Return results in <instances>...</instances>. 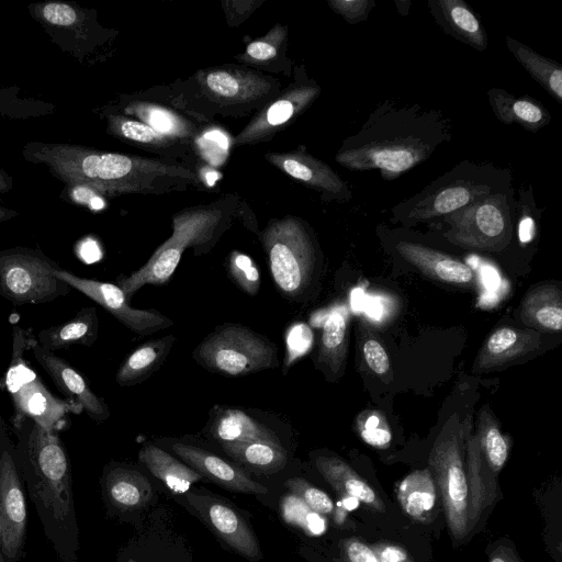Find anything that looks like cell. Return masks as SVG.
<instances>
[{"label": "cell", "mask_w": 562, "mask_h": 562, "mask_svg": "<svg viewBox=\"0 0 562 562\" xmlns=\"http://www.w3.org/2000/svg\"><path fill=\"white\" fill-rule=\"evenodd\" d=\"M18 468L44 535L59 562H78L79 526L71 463L57 431L29 418H13Z\"/></svg>", "instance_id": "obj_1"}, {"label": "cell", "mask_w": 562, "mask_h": 562, "mask_svg": "<svg viewBox=\"0 0 562 562\" xmlns=\"http://www.w3.org/2000/svg\"><path fill=\"white\" fill-rule=\"evenodd\" d=\"M23 156L45 165L65 184H87L104 196L183 190L193 177L189 168L172 162L71 144L30 142Z\"/></svg>", "instance_id": "obj_2"}, {"label": "cell", "mask_w": 562, "mask_h": 562, "mask_svg": "<svg viewBox=\"0 0 562 562\" xmlns=\"http://www.w3.org/2000/svg\"><path fill=\"white\" fill-rule=\"evenodd\" d=\"M234 201H217L192 207L172 218V234L151 255L149 260L128 277H119L117 285L130 300L146 284L162 285L172 277L186 248L196 251L215 240L233 211Z\"/></svg>", "instance_id": "obj_3"}, {"label": "cell", "mask_w": 562, "mask_h": 562, "mask_svg": "<svg viewBox=\"0 0 562 562\" xmlns=\"http://www.w3.org/2000/svg\"><path fill=\"white\" fill-rule=\"evenodd\" d=\"M429 465L440 492L448 530L458 546L471 535L463 428L458 420L447 424L438 435L429 456Z\"/></svg>", "instance_id": "obj_4"}, {"label": "cell", "mask_w": 562, "mask_h": 562, "mask_svg": "<svg viewBox=\"0 0 562 562\" xmlns=\"http://www.w3.org/2000/svg\"><path fill=\"white\" fill-rule=\"evenodd\" d=\"M261 240L272 279L286 295H296L308 284L315 263V249L303 222L284 217L271 222Z\"/></svg>", "instance_id": "obj_5"}, {"label": "cell", "mask_w": 562, "mask_h": 562, "mask_svg": "<svg viewBox=\"0 0 562 562\" xmlns=\"http://www.w3.org/2000/svg\"><path fill=\"white\" fill-rule=\"evenodd\" d=\"M59 266L37 249L0 250V295L14 305L42 304L70 292L54 271Z\"/></svg>", "instance_id": "obj_6"}, {"label": "cell", "mask_w": 562, "mask_h": 562, "mask_svg": "<svg viewBox=\"0 0 562 562\" xmlns=\"http://www.w3.org/2000/svg\"><path fill=\"white\" fill-rule=\"evenodd\" d=\"M194 357L220 374L238 376L278 364L274 346L240 325L216 328L196 347Z\"/></svg>", "instance_id": "obj_7"}, {"label": "cell", "mask_w": 562, "mask_h": 562, "mask_svg": "<svg viewBox=\"0 0 562 562\" xmlns=\"http://www.w3.org/2000/svg\"><path fill=\"white\" fill-rule=\"evenodd\" d=\"M0 522L4 562H20L24 553L27 504L18 468L15 443L0 415Z\"/></svg>", "instance_id": "obj_8"}, {"label": "cell", "mask_w": 562, "mask_h": 562, "mask_svg": "<svg viewBox=\"0 0 562 562\" xmlns=\"http://www.w3.org/2000/svg\"><path fill=\"white\" fill-rule=\"evenodd\" d=\"M451 229L447 238L457 245L487 251H497L510 240V222L501 201L487 198L471 203L448 217Z\"/></svg>", "instance_id": "obj_9"}, {"label": "cell", "mask_w": 562, "mask_h": 562, "mask_svg": "<svg viewBox=\"0 0 562 562\" xmlns=\"http://www.w3.org/2000/svg\"><path fill=\"white\" fill-rule=\"evenodd\" d=\"M55 276L78 290L124 324L132 331L147 336L171 326L170 318L155 310H136L130 305V300L117 284L78 277L58 267Z\"/></svg>", "instance_id": "obj_10"}, {"label": "cell", "mask_w": 562, "mask_h": 562, "mask_svg": "<svg viewBox=\"0 0 562 562\" xmlns=\"http://www.w3.org/2000/svg\"><path fill=\"white\" fill-rule=\"evenodd\" d=\"M430 153L420 138L394 137L370 140L340 150L336 160L353 170L380 169L384 176H398L417 165Z\"/></svg>", "instance_id": "obj_11"}, {"label": "cell", "mask_w": 562, "mask_h": 562, "mask_svg": "<svg viewBox=\"0 0 562 562\" xmlns=\"http://www.w3.org/2000/svg\"><path fill=\"white\" fill-rule=\"evenodd\" d=\"M186 498L200 519L235 552L251 561L262 558L251 527L228 503L196 491L187 492Z\"/></svg>", "instance_id": "obj_12"}, {"label": "cell", "mask_w": 562, "mask_h": 562, "mask_svg": "<svg viewBox=\"0 0 562 562\" xmlns=\"http://www.w3.org/2000/svg\"><path fill=\"white\" fill-rule=\"evenodd\" d=\"M31 348L36 361L47 372L59 392L65 395L74 414L85 412L95 422H103L110 416L103 398L91 390L88 381L69 362L45 350L35 340Z\"/></svg>", "instance_id": "obj_13"}, {"label": "cell", "mask_w": 562, "mask_h": 562, "mask_svg": "<svg viewBox=\"0 0 562 562\" xmlns=\"http://www.w3.org/2000/svg\"><path fill=\"white\" fill-rule=\"evenodd\" d=\"M271 78L238 68H216L202 74L200 86L217 104L248 105L276 90Z\"/></svg>", "instance_id": "obj_14"}, {"label": "cell", "mask_w": 562, "mask_h": 562, "mask_svg": "<svg viewBox=\"0 0 562 562\" xmlns=\"http://www.w3.org/2000/svg\"><path fill=\"white\" fill-rule=\"evenodd\" d=\"M464 464L468 483V516L471 533L496 497L495 474L488 468L470 417L462 425Z\"/></svg>", "instance_id": "obj_15"}, {"label": "cell", "mask_w": 562, "mask_h": 562, "mask_svg": "<svg viewBox=\"0 0 562 562\" xmlns=\"http://www.w3.org/2000/svg\"><path fill=\"white\" fill-rule=\"evenodd\" d=\"M10 396L13 418H29L50 431L63 429L67 414L72 413L68 402L53 395L37 374L24 381Z\"/></svg>", "instance_id": "obj_16"}, {"label": "cell", "mask_w": 562, "mask_h": 562, "mask_svg": "<svg viewBox=\"0 0 562 562\" xmlns=\"http://www.w3.org/2000/svg\"><path fill=\"white\" fill-rule=\"evenodd\" d=\"M319 87L300 86L288 89L263 109L235 138V144L261 142L306 109L318 95Z\"/></svg>", "instance_id": "obj_17"}, {"label": "cell", "mask_w": 562, "mask_h": 562, "mask_svg": "<svg viewBox=\"0 0 562 562\" xmlns=\"http://www.w3.org/2000/svg\"><path fill=\"white\" fill-rule=\"evenodd\" d=\"M172 450L189 467L215 484L236 493L266 494L267 487L251 480L241 469L201 448L177 442Z\"/></svg>", "instance_id": "obj_18"}, {"label": "cell", "mask_w": 562, "mask_h": 562, "mask_svg": "<svg viewBox=\"0 0 562 562\" xmlns=\"http://www.w3.org/2000/svg\"><path fill=\"white\" fill-rule=\"evenodd\" d=\"M541 336L533 329L499 327L484 341L474 362L475 371L499 368L536 350Z\"/></svg>", "instance_id": "obj_19"}, {"label": "cell", "mask_w": 562, "mask_h": 562, "mask_svg": "<svg viewBox=\"0 0 562 562\" xmlns=\"http://www.w3.org/2000/svg\"><path fill=\"white\" fill-rule=\"evenodd\" d=\"M102 492L109 509L125 513L144 507L151 498L153 488L140 472L111 463L103 472Z\"/></svg>", "instance_id": "obj_20"}, {"label": "cell", "mask_w": 562, "mask_h": 562, "mask_svg": "<svg viewBox=\"0 0 562 562\" xmlns=\"http://www.w3.org/2000/svg\"><path fill=\"white\" fill-rule=\"evenodd\" d=\"M267 160L283 172L323 193L337 198L349 196L346 183L323 161L303 154H268Z\"/></svg>", "instance_id": "obj_21"}, {"label": "cell", "mask_w": 562, "mask_h": 562, "mask_svg": "<svg viewBox=\"0 0 562 562\" xmlns=\"http://www.w3.org/2000/svg\"><path fill=\"white\" fill-rule=\"evenodd\" d=\"M397 252L425 276L452 284H467L473 278L472 269L462 261L424 245L401 241Z\"/></svg>", "instance_id": "obj_22"}, {"label": "cell", "mask_w": 562, "mask_h": 562, "mask_svg": "<svg viewBox=\"0 0 562 562\" xmlns=\"http://www.w3.org/2000/svg\"><path fill=\"white\" fill-rule=\"evenodd\" d=\"M315 465L330 486L345 497L361 502L378 513L385 512L380 495L348 463L337 457L321 456Z\"/></svg>", "instance_id": "obj_23"}, {"label": "cell", "mask_w": 562, "mask_h": 562, "mask_svg": "<svg viewBox=\"0 0 562 562\" xmlns=\"http://www.w3.org/2000/svg\"><path fill=\"white\" fill-rule=\"evenodd\" d=\"M99 319L93 306L81 308L66 323L37 334V344L47 351L67 349L75 345L91 346L98 338Z\"/></svg>", "instance_id": "obj_24"}, {"label": "cell", "mask_w": 562, "mask_h": 562, "mask_svg": "<svg viewBox=\"0 0 562 562\" xmlns=\"http://www.w3.org/2000/svg\"><path fill=\"white\" fill-rule=\"evenodd\" d=\"M520 318L533 330L560 331L562 328L560 289L553 284H544L530 290L521 301Z\"/></svg>", "instance_id": "obj_25"}, {"label": "cell", "mask_w": 562, "mask_h": 562, "mask_svg": "<svg viewBox=\"0 0 562 562\" xmlns=\"http://www.w3.org/2000/svg\"><path fill=\"white\" fill-rule=\"evenodd\" d=\"M397 501L411 518L429 522L437 503V485L428 469L406 475L396 488Z\"/></svg>", "instance_id": "obj_26"}, {"label": "cell", "mask_w": 562, "mask_h": 562, "mask_svg": "<svg viewBox=\"0 0 562 562\" xmlns=\"http://www.w3.org/2000/svg\"><path fill=\"white\" fill-rule=\"evenodd\" d=\"M139 460L154 476L162 481L170 491L186 494L202 475L191 467L181 463L160 448L147 445L138 453Z\"/></svg>", "instance_id": "obj_27"}, {"label": "cell", "mask_w": 562, "mask_h": 562, "mask_svg": "<svg viewBox=\"0 0 562 562\" xmlns=\"http://www.w3.org/2000/svg\"><path fill=\"white\" fill-rule=\"evenodd\" d=\"M491 106L496 117L506 124H519L537 131L550 121L549 112L530 98H514L499 89L488 91Z\"/></svg>", "instance_id": "obj_28"}, {"label": "cell", "mask_w": 562, "mask_h": 562, "mask_svg": "<svg viewBox=\"0 0 562 562\" xmlns=\"http://www.w3.org/2000/svg\"><path fill=\"white\" fill-rule=\"evenodd\" d=\"M173 336L150 340L135 349L122 363L116 372L119 385L136 384L156 371L169 353Z\"/></svg>", "instance_id": "obj_29"}, {"label": "cell", "mask_w": 562, "mask_h": 562, "mask_svg": "<svg viewBox=\"0 0 562 562\" xmlns=\"http://www.w3.org/2000/svg\"><path fill=\"white\" fill-rule=\"evenodd\" d=\"M213 436L221 443L268 441L280 442L273 431L240 409H226L212 426Z\"/></svg>", "instance_id": "obj_30"}, {"label": "cell", "mask_w": 562, "mask_h": 562, "mask_svg": "<svg viewBox=\"0 0 562 562\" xmlns=\"http://www.w3.org/2000/svg\"><path fill=\"white\" fill-rule=\"evenodd\" d=\"M222 447L235 461L257 472L276 473L286 463V451L280 442H233L222 443Z\"/></svg>", "instance_id": "obj_31"}, {"label": "cell", "mask_w": 562, "mask_h": 562, "mask_svg": "<svg viewBox=\"0 0 562 562\" xmlns=\"http://www.w3.org/2000/svg\"><path fill=\"white\" fill-rule=\"evenodd\" d=\"M442 18V24L448 32L471 45L483 50L487 45L486 33L471 9L460 0H440L437 2Z\"/></svg>", "instance_id": "obj_32"}, {"label": "cell", "mask_w": 562, "mask_h": 562, "mask_svg": "<svg viewBox=\"0 0 562 562\" xmlns=\"http://www.w3.org/2000/svg\"><path fill=\"white\" fill-rule=\"evenodd\" d=\"M507 47L530 76L541 85L559 103L562 102V67L547 59L528 46L506 37Z\"/></svg>", "instance_id": "obj_33"}, {"label": "cell", "mask_w": 562, "mask_h": 562, "mask_svg": "<svg viewBox=\"0 0 562 562\" xmlns=\"http://www.w3.org/2000/svg\"><path fill=\"white\" fill-rule=\"evenodd\" d=\"M347 322L346 307L336 306L328 313L323 325L319 358L334 373L340 370L345 361Z\"/></svg>", "instance_id": "obj_34"}, {"label": "cell", "mask_w": 562, "mask_h": 562, "mask_svg": "<svg viewBox=\"0 0 562 562\" xmlns=\"http://www.w3.org/2000/svg\"><path fill=\"white\" fill-rule=\"evenodd\" d=\"M475 435L488 468L496 475L508 459L509 442L501 431L493 414L486 407H482L480 412Z\"/></svg>", "instance_id": "obj_35"}, {"label": "cell", "mask_w": 562, "mask_h": 562, "mask_svg": "<svg viewBox=\"0 0 562 562\" xmlns=\"http://www.w3.org/2000/svg\"><path fill=\"white\" fill-rule=\"evenodd\" d=\"M31 9L36 20L44 26L63 31L83 32L86 27V12L70 3L63 1H48L33 4Z\"/></svg>", "instance_id": "obj_36"}, {"label": "cell", "mask_w": 562, "mask_h": 562, "mask_svg": "<svg viewBox=\"0 0 562 562\" xmlns=\"http://www.w3.org/2000/svg\"><path fill=\"white\" fill-rule=\"evenodd\" d=\"M472 191L465 186L445 187L430 199L420 202L412 212L417 220H427L456 212L471 204Z\"/></svg>", "instance_id": "obj_37"}, {"label": "cell", "mask_w": 562, "mask_h": 562, "mask_svg": "<svg viewBox=\"0 0 562 562\" xmlns=\"http://www.w3.org/2000/svg\"><path fill=\"white\" fill-rule=\"evenodd\" d=\"M108 131L125 140L154 147H165L171 140L169 135L155 130L147 123L131 120L123 115L108 116Z\"/></svg>", "instance_id": "obj_38"}, {"label": "cell", "mask_w": 562, "mask_h": 562, "mask_svg": "<svg viewBox=\"0 0 562 562\" xmlns=\"http://www.w3.org/2000/svg\"><path fill=\"white\" fill-rule=\"evenodd\" d=\"M281 512L284 520L302 528L310 535H321L326 529V520L322 515L310 509L293 494L282 499Z\"/></svg>", "instance_id": "obj_39"}, {"label": "cell", "mask_w": 562, "mask_h": 562, "mask_svg": "<svg viewBox=\"0 0 562 562\" xmlns=\"http://www.w3.org/2000/svg\"><path fill=\"white\" fill-rule=\"evenodd\" d=\"M228 269L234 282L248 295H256L260 288V272L254 260L241 252L229 256Z\"/></svg>", "instance_id": "obj_40"}, {"label": "cell", "mask_w": 562, "mask_h": 562, "mask_svg": "<svg viewBox=\"0 0 562 562\" xmlns=\"http://www.w3.org/2000/svg\"><path fill=\"white\" fill-rule=\"evenodd\" d=\"M285 486L291 494L299 497L310 509L319 515H329L335 509L331 498L304 479H289Z\"/></svg>", "instance_id": "obj_41"}, {"label": "cell", "mask_w": 562, "mask_h": 562, "mask_svg": "<svg viewBox=\"0 0 562 562\" xmlns=\"http://www.w3.org/2000/svg\"><path fill=\"white\" fill-rule=\"evenodd\" d=\"M285 37V27L278 24L263 37L250 42L246 47L244 58L250 63H267L268 60H272L279 54Z\"/></svg>", "instance_id": "obj_42"}, {"label": "cell", "mask_w": 562, "mask_h": 562, "mask_svg": "<svg viewBox=\"0 0 562 562\" xmlns=\"http://www.w3.org/2000/svg\"><path fill=\"white\" fill-rule=\"evenodd\" d=\"M360 437L370 446L386 448L392 434L385 418L376 412H366L358 419Z\"/></svg>", "instance_id": "obj_43"}, {"label": "cell", "mask_w": 562, "mask_h": 562, "mask_svg": "<svg viewBox=\"0 0 562 562\" xmlns=\"http://www.w3.org/2000/svg\"><path fill=\"white\" fill-rule=\"evenodd\" d=\"M60 196L69 203L85 206L93 212L101 211L106 205V196L97 189L81 183L66 184Z\"/></svg>", "instance_id": "obj_44"}, {"label": "cell", "mask_w": 562, "mask_h": 562, "mask_svg": "<svg viewBox=\"0 0 562 562\" xmlns=\"http://www.w3.org/2000/svg\"><path fill=\"white\" fill-rule=\"evenodd\" d=\"M286 358L284 364L291 366L303 357L313 345V333L306 324H295L286 333Z\"/></svg>", "instance_id": "obj_45"}, {"label": "cell", "mask_w": 562, "mask_h": 562, "mask_svg": "<svg viewBox=\"0 0 562 562\" xmlns=\"http://www.w3.org/2000/svg\"><path fill=\"white\" fill-rule=\"evenodd\" d=\"M331 9L340 14L349 23H357L368 18L373 1L368 0H331L328 2Z\"/></svg>", "instance_id": "obj_46"}, {"label": "cell", "mask_w": 562, "mask_h": 562, "mask_svg": "<svg viewBox=\"0 0 562 562\" xmlns=\"http://www.w3.org/2000/svg\"><path fill=\"white\" fill-rule=\"evenodd\" d=\"M362 352L368 367L378 375H385L390 372V359L381 342L369 338L362 346Z\"/></svg>", "instance_id": "obj_47"}, {"label": "cell", "mask_w": 562, "mask_h": 562, "mask_svg": "<svg viewBox=\"0 0 562 562\" xmlns=\"http://www.w3.org/2000/svg\"><path fill=\"white\" fill-rule=\"evenodd\" d=\"M339 562H379L371 546L355 539H344L339 544Z\"/></svg>", "instance_id": "obj_48"}, {"label": "cell", "mask_w": 562, "mask_h": 562, "mask_svg": "<svg viewBox=\"0 0 562 562\" xmlns=\"http://www.w3.org/2000/svg\"><path fill=\"white\" fill-rule=\"evenodd\" d=\"M146 113V117L149 122L148 125L155 130L169 136L171 134H180L181 125L178 123L179 121L173 114L164 109L154 106L149 108Z\"/></svg>", "instance_id": "obj_49"}, {"label": "cell", "mask_w": 562, "mask_h": 562, "mask_svg": "<svg viewBox=\"0 0 562 562\" xmlns=\"http://www.w3.org/2000/svg\"><path fill=\"white\" fill-rule=\"evenodd\" d=\"M379 562H416L401 546L391 542H376L371 546Z\"/></svg>", "instance_id": "obj_50"}, {"label": "cell", "mask_w": 562, "mask_h": 562, "mask_svg": "<svg viewBox=\"0 0 562 562\" xmlns=\"http://www.w3.org/2000/svg\"><path fill=\"white\" fill-rule=\"evenodd\" d=\"M488 562H521L515 549L509 544H496L488 554Z\"/></svg>", "instance_id": "obj_51"}, {"label": "cell", "mask_w": 562, "mask_h": 562, "mask_svg": "<svg viewBox=\"0 0 562 562\" xmlns=\"http://www.w3.org/2000/svg\"><path fill=\"white\" fill-rule=\"evenodd\" d=\"M535 236V224L530 217H524L519 225V238L521 243H529Z\"/></svg>", "instance_id": "obj_52"}, {"label": "cell", "mask_w": 562, "mask_h": 562, "mask_svg": "<svg viewBox=\"0 0 562 562\" xmlns=\"http://www.w3.org/2000/svg\"><path fill=\"white\" fill-rule=\"evenodd\" d=\"M12 187V177L0 168V193L9 192Z\"/></svg>", "instance_id": "obj_53"}, {"label": "cell", "mask_w": 562, "mask_h": 562, "mask_svg": "<svg viewBox=\"0 0 562 562\" xmlns=\"http://www.w3.org/2000/svg\"><path fill=\"white\" fill-rule=\"evenodd\" d=\"M18 215V212L11 209L0 206V222L11 220Z\"/></svg>", "instance_id": "obj_54"}, {"label": "cell", "mask_w": 562, "mask_h": 562, "mask_svg": "<svg viewBox=\"0 0 562 562\" xmlns=\"http://www.w3.org/2000/svg\"><path fill=\"white\" fill-rule=\"evenodd\" d=\"M0 562H4L2 554V543H1V522H0Z\"/></svg>", "instance_id": "obj_55"}]
</instances>
